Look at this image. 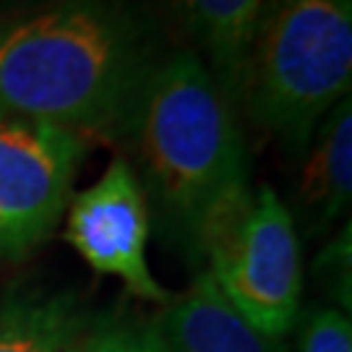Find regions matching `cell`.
<instances>
[{
  "instance_id": "30bf717a",
  "label": "cell",
  "mask_w": 352,
  "mask_h": 352,
  "mask_svg": "<svg viewBox=\"0 0 352 352\" xmlns=\"http://www.w3.org/2000/svg\"><path fill=\"white\" fill-rule=\"evenodd\" d=\"M78 321L65 298H21L0 305V352H65Z\"/></svg>"
},
{
  "instance_id": "7c38bea8",
  "label": "cell",
  "mask_w": 352,
  "mask_h": 352,
  "mask_svg": "<svg viewBox=\"0 0 352 352\" xmlns=\"http://www.w3.org/2000/svg\"><path fill=\"white\" fill-rule=\"evenodd\" d=\"M300 352H352L350 318L337 308H316L300 329Z\"/></svg>"
},
{
  "instance_id": "5bb4252c",
  "label": "cell",
  "mask_w": 352,
  "mask_h": 352,
  "mask_svg": "<svg viewBox=\"0 0 352 352\" xmlns=\"http://www.w3.org/2000/svg\"><path fill=\"white\" fill-rule=\"evenodd\" d=\"M65 352H78V347H76V344H74V347H71V350H65Z\"/></svg>"
},
{
  "instance_id": "52a82bcc",
  "label": "cell",
  "mask_w": 352,
  "mask_h": 352,
  "mask_svg": "<svg viewBox=\"0 0 352 352\" xmlns=\"http://www.w3.org/2000/svg\"><path fill=\"white\" fill-rule=\"evenodd\" d=\"M164 352H282L279 340L253 329L232 308L209 272L170 300L157 318Z\"/></svg>"
},
{
  "instance_id": "9c48e42d",
  "label": "cell",
  "mask_w": 352,
  "mask_h": 352,
  "mask_svg": "<svg viewBox=\"0 0 352 352\" xmlns=\"http://www.w3.org/2000/svg\"><path fill=\"white\" fill-rule=\"evenodd\" d=\"M352 190V110L350 97L340 100L318 131L302 164L298 201L314 232L327 230L350 206Z\"/></svg>"
},
{
  "instance_id": "ba28073f",
  "label": "cell",
  "mask_w": 352,
  "mask_h": 352,
  "mask_svg": "<svg viewBox=\"0 0 352 352\" xmlns=\"http://www.w3.org/2000/svg\"><path fill=\"white\" fill-rule=\"evenodd\" d=\"M266 0H180L183 21L217 87L238 107L243 76Z\"/></svg>"
},
{
  "instance_id": "8fae6325",
  "label": "cell",
  "mask_w": 352,
  "mask_h": 352,
  "mask_svg": "<svg viewBox=\"0 0 352 352\" xmlns=\"http://www.w3.org/2000/svg\"><path fill=\"white\" fill-rule=\"evenodd\" d=\"M76 347L78 352H164V342L157 329V318H107Z\"/></svg>"
},
{
  "instance_id": "8992f818",
  "label": "cell",
  "mask_w": 352,
  "mask_h": 352,
  "mask_svg": "<svg viewBox=\"0 0 352 352\" xmlns=\"http://www.w3.org/2000/svg\"><path fill=\"white\" fill-rule=\"evenodd\" d=\"M149 209L133 167L118 157L104 175L81 190L71 204L65 240L100 274L123 279L136 298L167 302L170 295L160 287L146 264Z\"/></svg>"
},
{
  "instance_id": "277c9868",
  "label": "cell",
  "mask_w": 352,
  "mask_h": 352,
  "mask_svg": "<svg viewBox=\"0 0 352 352\" xmlns=\"http://www.w3.org/2000/svg\"><path fill=\"white\" fill-rule=\"evenodd\" d=\"M199 256L225 298L253 329L279 340L300 314V240L295 219L274 190L230 201L206 222Z\"/></svg>"
},
{
  "instance_id": "4fadbf2b",
  "label": "cell",
  "mask_w": 352,
  "mask_h": 352,
  "mask_svg": "<svg viewBox=\"0 0 352 352\" xmlns=\"http://www.w3.org/2000/svg\"><path fill=\"white\" fill-rule=\"evenodd\" d=\"M45 3H50V0H0V11H32V8H39V6H45Z\"/></svg>"
},
{
  "instance_id": "3957f363",
  "label": "cell",
  "mask_w": 352,
  "mask_h": 352,
  "mask_svg": "<svg viewBox=\"0 0 352 352\" xmlns=\"http://www.w3.org/2000/svg\"><path fill=\"white\" fill-rule=\"evenodd\" d=\"M350 81L352 0H266L240 94L256 126L302 154Z\"/></svg>"
},
{
  "instance_id": "5b68a950",
  "label": "cell",
  "mask_w": 352,
  "mask_h": 352,
  "mask_svg": "<svg viewBox=\"0 0 352 352\" xmlns=\"http://www.w3.org/2000/svg\"><path fill=\"white\" fill-rule=\"evenodd\" d=\"M81 160L78 133L0 110V258H24L55 230Z\"/></svg>"
},
{
  "instance_id": "7a4b0ae2",
  "label": "cell",
  "mask_w": 352,
  "mask_h": 352,
  "mask_svg": "<svg viewBox=\"0 0 352 352\" xmlns=\"http://www.w3.org/2000/svg\"><path fill=\"white\" fill-rule=\"evenodd\" d=\"M133 154L149 222L199 256L206 222L248 193V154L235 104L193 50L162 55L118 133Z\"/></svg>"
},
{
  "instance_id": "6da1fadb",
  "label": "cell",
  "mask_w": 352,
  "mask_h": 352,
  "mask_svg": "<svg viewBox=\"0 0 352 352\" xmlns=\"http://www.w3.org/2000/svg\"><path fill=\"white\" fill-rule=\"evenodd\" d=\"M160 60L144 0H50L0 19V110L118 136Z\"/></svg>"
}]
</instances>
